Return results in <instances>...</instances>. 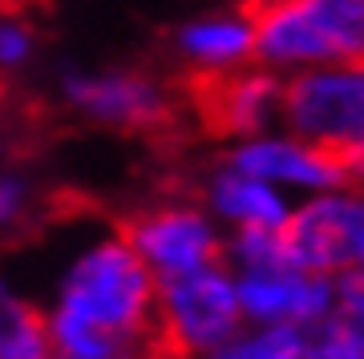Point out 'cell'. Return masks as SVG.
I'll list each match as a JSON object with an SVG mask.
<instances>
[{
  "mask_svg": "<svg viewBox=\"0 0 364 359\" xmlns=\"http://www.w3.org/2000/svg\"><path fill=\"white\" fill-rule=\"evenodd\" d=\"M28 202H33V190H28L25 178L16 174H0V231H9L28 214Z\"/></svg>",
  "mask_w": 364,
  "mask_h": 359,
  "instance_id": "d6986e66",
  "label": "cell"
},
{
  "mask_svg": "<svg viewBox=\"0 0 364 359\" xmlns=\"http://www.w3.org/2000/svg\"><path fill=\"white\" fill-rule=\"evenodd\" d=\"M207 210L210 219L231 226V231H243V226H284L287 214H291V194H284L279 186L263 178H251L243 170H235L223 162L215 174L207 178Z\"/></svg>",
  "mask_w": 364,
  "mask_h": 359,
  "instance_id": "7c38bea8",
  "label": "cell"
},
{
  "mask_svg": "<svg viewBox=\"0 0 364 359\" xmlns=\"http://www.w3.org/2000/svg\"><path fill=\"white\" fill-rule=\"evenodd\" d=\"M227 166L272 182L284 194H320L348 182L336 158L324 154L312 141L296 138L284 126H272L263 133H251V138H235L227 150Z\"/></svg>",
  "mask_w": 364,
  "mask_h": 359,
  "instance_id": "ba28073f",
  "label": "cell"
},
{
  "mask_svg": "<svg viewBox=\"0 0 364 359\" xmlns=\"http://www.w3.org/2000/svg\"><path fill=\"white\" fill-rule=\"evenodd\" d=\"M299 359H364V335L352 331L340 315H324L304 327V355Z\"/></svg>",
  "mask_w": 364,
  "mask_h": 359,
  "instance_id": "e0dca14e",
  "label": "cell"
},
{
  "mask_svg": "<svg viewBox=\"0 0 364 359\" xmlns=\"http://www.w3.org/2000/svg\"><path fill=\"white\" fill-rule=\"evenodd\" d=\"M41 53V33L33 16L16 4H0V77H16L33 69Z\"/></svg>",
  "mask_w": 364,
  "mask_h": 359,
  "instance_id": "2e32d148",
  "label": "cell"
},
{
  "mask_svg": "<svg viewBox=\"0 0 364 359\" xmlns=\"http://www.w3.org/2000/svg\"><path fill=\"white\" fill-rule=\"evenodd\" d=\"M279 105H284V77L263 65H247L227 77L207 81L203 114H207L210 129H219L223 138L235 141L279 126Z\"/></svg>",
  "mask_w": 364,
  "mask_h": 359,
  "instance_id": "8fae6325",
  "label": "cell"
},
{
  "mask_svg": "<svg viewBox=\"0 0 364 359\" xmlns=\"http://www.w3.org/2000/svg\"><path fill=\"white\" fill-rule=\"evenodd\" d=\"M53 359H142L138 347H122V351H102V355H53Z\"/></svg>",
  "mask_w": 364,
  "mask_h": 359,
  "instance_id": "ffe728a7",
  "label": "cell"
},
{
  "mask_svg": "<svg viewBox=\"0 0 364 359\" xmlns=\"http://www.w3.org/2000/svg\"><path fill=\"white\" fill-rule=\"evenodd\" d=\"M174 57L198 81L227 77L235 69L255 65V25L247 9H219V13L191 16L174 28Z\"/></svg>",
  "mask_w": 364,
  "mask_h": 359,
  "instance_id": "30bf717a",
  "label": "cell"
},
{
  "mask_svg": "<svg viewBox=\"0 0 364 359\" xmlns=\"http://www.w3.org/2000/svg\"><path fill=\"white\" fill-rule=\"evenodd\" d=\"M61 101L105 129H154L174 109L170 89L142 69H69Z\"/></svg>",
  "mask_w": 364,
  "mask_h": 359,
  "instance_id": "52a82bcc",
  "label": "cell"
},
{
  "mask_svg": "<svg viewBox=\"0 0 364 359\" xmlns=\"http://www.w3.org/2000/svg\"><path fill=\"white\" fill-rule=\"evenodd\" d=\"M158 279L126 234H97L81 243L53 291L49 319L90 327L102 339L138 347L154 327Z\"/></svg>",
  "mask_w": 364,
  "mask_h": 359,
  "instance_id": "6da1fadb",
  "label": "cell"
},
{
  "mask_svg": "<svg viewBox=\"0 0 364 359\" xmlns=\"http://www.w3.org/2000/svg\"><path fill=\"white\" fill-rule=\"evenodd\" d=\"M126 238L138 250L154 279H170V275H186V270L223 263V231L210 219L207 206L195 202H162L142 210L138 219H130Z\"/></svg>",
  "mask_w": 364,
  "mask_h": 359,
  "instance_id": "8992f818",
  "label": "cell"
},
{
  "mask_svg": "<svg viewBox=\"0 0 364 359\" xmlns=\"http://www.w3.org/2000/svg\"><path fill=\"white\" fill-rule=\"evenodd\" d=\"M279 126L320 145L364 186V61L316 65L284 77Z\"/></svg>",
  "mask_w": 364,
  "mask_h": 359,
  "instance_id": "3957f363",
  "label": "cell"
},
{
  "mask_svg": "<svg viewBox=\"0 0 364 359\" xmlns=\"http://www.w3.org/2000/svg\"><path fill=\"white\" fill-rule=\"evenodd\" d=\"M332 291H336L332 315H340L352 331L364 335V267H348L340 275H332Z\"/></svg>",
  "mask_w": 364,
  "mask_h": 359,
  "instance_id": "ac0fdd59",
  "label": "cell"
},
{
  "mask_svg": "<svg viewBox=\"0 0 364 359\" xmlns=\"http://www.w3.org/2000/svg\"><path fill=\"white\" fill-rule=\"evenodd\" d=\"M235 291L243 319L255 327L291 323L312 327L324 315H332V275H312L299 267H272V270H235Z\"/></svg>",
  "mask_w": 364,
  "mask_h": 359,
  "instance_id": "9c48e42d",
  "label": "cell"
},
{
  "mask_svg": "<svg viewBox=\"0 0 364 359\" xmlns=\"http://www.w3.org/2000/svg\"><path fill=\"white\" fill-rule=\"evenodd\" d=\"M304 355V327L291 323H272L251 335H231L219 351H210V359H299Z\"/></svg>",
  "mask_w": 364,
  "mask_h": 359,
  "instance_id": "5bb4252c",
  "label": "cell"
},
{
  "mask_svg": "<svg viewBox=\"0 0 364 359\" xmlns=\"http://www.w3.org/2000/svg\"><path fill=\"white\" fill-rule=\"evenodd\" d=\"M284 234L287 263L312 275H340L356 267V250L364 238V186L344 182L332 190L304 194V202L291 206Z\"/></svg>",
  "mask_w": 364,
  "mask_h": 359,
  "instance_id": "5b68a950",
  "label": "cell"
},
{
  "mask_svg": "<svg viewBox=\"0 0 364 359\" xmlns=\"http://www.w3.org/2000/svg\"><path fill=\"white\" fill-rule=\"evenodd\" d=\"M150 359H198L219 351L243 327V307L227 263L158 279Z\"/></svg>",
  "mask_w": 364,
  "mask_h": 359,
  "instance_id": "277c9868",
  "label": "cell"
},
{
  "mask_svg": "<svg viewBox=\"0 0 364 359\" xmlns=\"http://www.w3.org/2000/svg\"><path fill=\"white\" fill-rule=\"evenodd\" d=\"M223 263L231 270H272L291 267L284 250V234L275 226H243L223 243Z\"/></svg>",
  "mask_w": 364,
  "mask_h": 359,
  "instance_id": "9a60e30c",
  "label": "cell"
},
{
  "mask_svg": "<svg viewBox=\"0 0 364 359\" xmlns=\"http://www.w3.org/2000/svg\"><path fill=\"white\" fill-rule=\"evenodd\" d=\"M356 267H364V238H360V250H356Z\"/></svg>",
  "mask_w": 364,
  "mask_h": 359,
  "instance_id": "44dd1931",
  "label": "cell"
},
{
  "mask_svg": "<svg viewBox=\"0 0 364 359\" xmlns=\"http://www.w3.org/2000/svg\"><path fill=\"white\" fill-rule=\"evenodd\" d=\"M0 359H53L49 323L0 275Z\"/></svg>",
  "mask_w": 364,
  "mask_h": 359,
  "instance_id": "4fadbf2b",
  "label": "cell"
},
{
  "mask_svg": "<svg viewBox=\"0 0 364 359\" xmlns=\"http://www.w3.org/2000/svg\"><path fill=\"white\" fill-rule=\"evenodd\" d=\"M255 65L291 77L299 69L364 61V0H255Z\"/></svg>",
  "mask_w": 364,
  "mask_h": 359,
  "instance_id": "7a4b0ae2",
  "label": "cell"
}]
</instances>
